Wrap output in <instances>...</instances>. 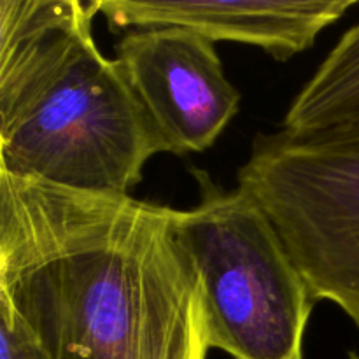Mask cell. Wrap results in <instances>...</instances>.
<instances>
[{"mask_svg":"<svg viewBox=\"0 0 359 359\" xmlns=\"http://www.w3.org/2000/svg\"><path fill=\"white\" fill-rule=\"evenodd\" d=\"M238 188L272 221L316 302L359 328V126L258 135Z\"/></svg>","mask_w":359,"mask_h":359,"instance_id":"cell-4","label":"cell"},{"mask_svg":"<svg viewBox=\"0 0 359 359\" xmlns=\"http://www.w3.org/2000/svg\"><path fill=\"white\" fill-rule=\"evenodd\" d=\"M346 0H98L111 28L177 27L287 60L349 9Z\"/></svg>","mask_w":359,"mask_h":359,"instance_id":"cell-6","label":"cell"},{"mask_svg":"<svg viewBox=\"0 0 359 359\" xmlns=\"http://www.w3.org/2000/svg\"><path fill=\"white\" fill-rule=\"evenodd\" d=\"M62 2H67L70 6L77 7V9L84 11L91 18H95V14H98V0H62Z\"/></svg>","mask_w":359,"mask_h":359,"instance_id":"cell-9","label":"cell"},{"mask_svg":"<svg viewBox=\"0 0 359 359\" xmlns=\"http://www.w3.org/2000/svg\"><path fill=\"white\" fill-rule=\"evenodd\" d=\"M196 177L200 202L172 209V226L202 286L209 347L233 359H304L316 302L304 273L248 193Z\"/></svg>","mask_w":359,"mask_h":359,"instance_id":"cell-3","label":"cell"},{"mask_svg":"<svg viewBox=\"0 0 359 359\" xmlns=\"http://www.w3.org/2000/svg\"><path fill=\"white\" fill-rule=\"evenodd\" d=\"M347 4H349V6H354V4H359V0H346Z\"/></svg>","mask_w":359,"mask_h":359,"instance_id":"cell-10","label":"cell"},{"mask_svg":"<svg viewBox=\"0 0 359 359\" xmlns=\"http://www.w3.org/2000/svg\"><path fill=\"white\" fill-rule=\"evenodd\" d=\"M283 125L297 133L359 126V25L342 35L294 97Z\"/></svg>","mask_w":359,"mask_h":359,"instance_id":"cell-7","label":"cell"},{"mask_svg":"<svg viewBox=\"0 0 359 359\" xmlns=\"http://www.w3.org/2000/svg\"><path fill=\"white\" fill-rule=\"evenodd\" d=\"M116 55L165 153L209 149L238 112L241 93L203 35L177 27L137 28L119 41Z\"/></svg>","mask_w":359,"mask_h":359,"instance_id":"cell-5","label":"cell"},{"mask_svg":"<svg viewBox=\"0 0 359 359\" xmlns=\"http://www.w3.org/2000/svg\"><path fill=\"white\" fill-rule=\"evenodd\" d=\"M0 300L48 359H205L172 207L0 172Z\"/></svg>","mask_w":359,"mask_h":359,"instance_id":"cell-1","label":"cell"},{"mask_svg":"<svg viewBox=\"0 0 359 359\" xmlns=\"http://www.w3.org/2000/svg\"><path fill=\"white\" fill-rule=\"evenodd\" d=\"M91 20L62 0H0V172L128 196L165 147Z\"/></svg>","mask_w":359,"mask_h":359,"instance_id":"cell-2","label":"cell"},{"mask_svg":"<svg viewBox=\"0 0 359 359\" xmlns=\"http://www.w3.org/2000/svg\"><path fill=\"white\" fill-rule=\"evenodd\" d=\"M0 359H48L7 302L0 300Z\"/></svg>","mask_w":359,"mask_h":359,"instance_id":"cell-8","label":"cell"}]
</instances>
